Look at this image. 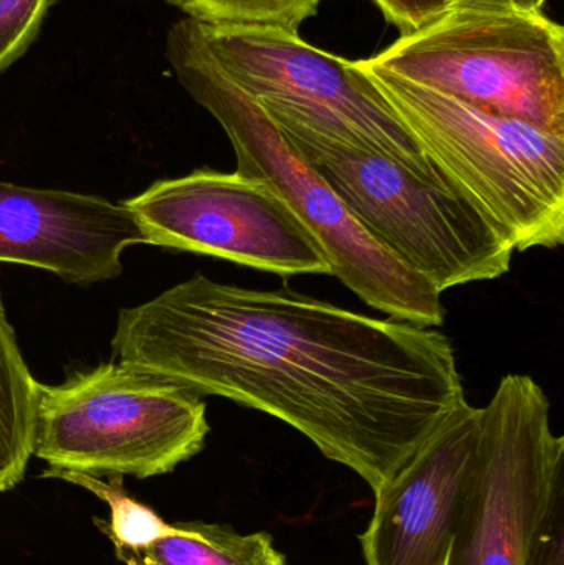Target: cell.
Here are the masks:
<instances>
[{"mask_svg":"<svg viewBox=\"0 0 564 565\" xmlns=\"http://www.w3.org/2000/svg\"><path fill=\"white\" fill-rule=\"evenodd\" d=\"M116 361L290 425L374 494L466 404L449 335L195 274L121 309Z\"/></svg>","mask_w":564,"mask_h":565,"instance_id":"obj_1","label":"cell"},{"mask_svg":"<svg viewBox=\"0 0 564 565\" xmlns=\"http://www.w3.org/2000/svg\"><path fill=\"white\" fill-rule=\"evenodd\" d=\"M166 58L179 85L224 129L237 172L267 182L284 199L327 255L333 277L390 318L424 328L444 324L446 309L439 292L358 224L260 103L215 65L194 20L182 19L171 26Z\"/></svg>","mask_w":564,"mask_h":565,"instance_id":"obj_2","label":"cell"},{"mask_svg":"<svg viewBox=\"0 0 564 565\" xmlns=\"http://www.w3.org/2000/svg\"><path fill=\"white\" fill-rule=\"evenodd\" d=\"M450 191L515 252L564 242V136L506 118L357 60Z\"/></svg>","mask_w":564,"mask_h":565,"instance_id":"obj_3","label":"cell"},{"mask_svg":"<svg viewBox=\"0 0 564 565\" xmlns=\"http://www.w3.org/2000/svg\"><path fill=\"white\" fill-rule=\"evenodd\" d=\"M358 224L439 295L509 274L515 248L472 204L384 156L268 115Z\"/></svg>","mask_w":564,"mask_h":565,"instance_id":"obj_4","label":"cell"},{"mask_svg":"<svg viewBox=\"0 0 564 565\" xmlns=\"http://www.w3.org/2000/svg\"><path fill=\"white\" fill-rule=\"evenodd\" d=\"M209 431L202 397L111 361L39 385L33 455L52 470L148 480L201 454Z\"/></svg>","mask_w":564,"mask_h":565,"instance_id":"obj_5","label":"cell"},{"mask_svg":"<svg viewBox=\"0 0 564 565\" xmlns=\"http://www.w3.org/2000/svg\"><path fill=\"white\" fill-rule=\"evenodd\" d=\"M366 62L564 136V29L543 10L450 7Z\"/></svg>","mask_w":564,"mask_h":565,"instance_id":"obj_6","label":"cell"},{"mask_svg":"<svg viewBox=\"0 0 564 565\" xmlns=\"http://www.w3.org/2000/svg\"><path fill=\"white\" fill-rule=\"evenodd\" d=\"M198 29L215 65L268 115L384 156L421 181L449 189L357 62L310 45L300 33Z\"/></svg>","mask_w":564,"mask_h":565,"instance_id":"obj_7","label":"cell"},{"mask_svg":"<svg viewBox=\"0 0 564 565\" xmlns=\"http://www.w3.org/2000/svg\"><path fill=\"white\" fill-rule=\"evenodd\" d=\"M564 437L542 385L509 374L480 408L476 457L446 565H523L556 478Z\"/></svg>","mask_w":564,"mask_h":565,"instance_id":"obj_8","label":"cell"},{"mask_svg":"<svg viewBox=\"0 0 564 565\" xmlns=\"http://www.w3.org/2000/svg\"><path fill=\"white\" fill-rule=\"evenodd\" d=\"M146 245L221 258L280 277L331 275L330 262L260 179L199 169L125 201Z\"/></svg>","mask_w":564,"mask_h":565,"instance_id":"obj_9","label":"cell"},{"mask_svg":"<svg viewBox=\"0 0 564 565\" xmlns=\"http://www.w3.org/2000/svg\"><path fill=\"white\" fill-rule=\"evenodd\" d=\"M480 408L453 412L374 494L360 534L366 565H446L476 457Z\"/></svg>","mask_w":564,"mask_h":565,"instance_id":"obj_10","label":"cell"},{"mask_svg":"<svg viewBox=\"0 0 564 565\" xmlns=\"http://www.w3.org/2000/svg\"><path fill=\"white\" fill-rule=\"evenodd\" d=\"M139 244L125 202L0 181V262L88 286L118 278L123 254Z\"/></svg>","mask_w":564,"mask_h":565,"instance_id":"obj_11","label":"cell"},{"mask_svg":"<svg viewBox=\"0 0 564 565\" xmlns=\"http://www.w3.org/2000/svg\"><path fill=\"white\" fill-rule=\"evenodd\" d=\"M39 385L0 295V493L19 487L33 457Z\"/></svg>","mask_w":564,"mask_h":565,"instance_id":"obj_12","label":"cell"},{"mask_svg":"<svg viewBox=\"0 0 564 565\" xmlns=\"http://www.w3.org/2000/svg\"><path fill=\"white\" fill-rule=\"evenodd\" d=\"M138 565H288L268 533L241 534L222 524L175 523Z\"/></svg>","mask_w":564,"mask_h":565,"instance_id":"obj_13","label":"cell"},{"mask_svg":"<svg viewBox=\"0 0 564 565\" xmlns=\"http://www.w3.org/2000/svg\"><path fill=\"white\" fill-rule=\"evenodd\" d=\"M42 477L82 487L108 504V523L95 520V524H98L99 530L105 531L106 536L111 540L116 557L123 564L138 565L139 556L148 547L174 531V524L166 523L156 511L139 503L123 490L121 477H111V480L103 481L89 475L52 468H46Z\"/></svg>","mask_w":564,"mask_h":565,"instance_id":"obj_14","label":"cell"},{"mask_svg":"<svg viewBox=\"0 0 564 565\" xmlns=\"http://www.w3.org/2000/svg\"><path fill=\"white\" fill-rule=\"evenodd\" d=\"M204 26L274 29L300 33L324 0H168Z\"/></svg>","mask_w":564,"mask_h":565,"instance_id":"obj_15","label":"cell"},{"mask_svg":"<svg viewBox=\"0 0 564 565\" xmlns=\"http://www.w3.org/2000/svg\"><path fill=\"white\" fill-rule=\"evenodd\" d=\"M50 3L52 0H0V73L32 45Z\"/></svg>","mask_w":564,"mask_h":565,"instance_id":"obj_16","label":"cell"},{"mask_svg":"<svg viewBox=\"0 0 564 565\" xmlns=\"http://www.w3.org/2000/svg\"><path fill=\"white\" fill-rule=\"evenodd\" d=\"M523 565H564V473L553 483L526 544Z\"/></svg>","mask_w":564,"mask_h":565,"instance_id":"obj_17","label":"cell"},{"mask_svg":"<svg viewBox=\"0 0 564 565\" xmlns=\"http://www.w3.org/2000/svg\"><path fill=\"white\" fill-rule=\"evenodd\" d=\"M390 25L409 33L453 7V0H373Z\"/></svg>","mask_w":564,"mask_h":565,"instance_id":"obj_18","label":"cell"},{"mask_svg":"<svg viewBox=\"0 0 564 565\" xmlns=\"http://www.w3.org/2000/svg\"><path fill=\"white\" fill-rule=\"evenodd\" d=\"M546 0H453V7H486V9L542 10Z\"/></svg>","mask_w":564,"mask_h":565,"instance_id":"obj_19","label":"cell"}]
</instances>
